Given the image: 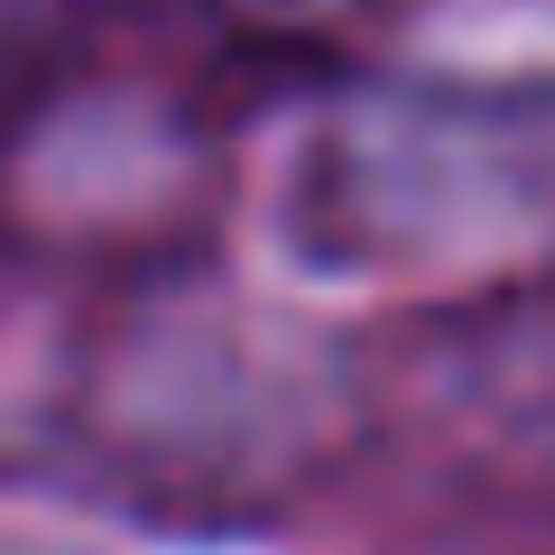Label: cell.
Instances as JSON below:
<instances>
[]
</instances>
